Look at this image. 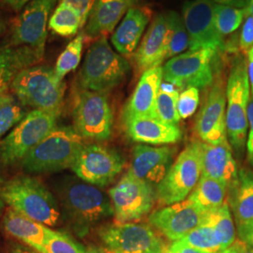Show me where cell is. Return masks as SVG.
<instances>
[{"mask_svg": "<svg viewBox=\"0 0 253 253\" xmlns=\"http://www.w3.org/2000/svg\"><path fill=\"white\" fill-rule=\"evenodd\" d=\"M55 191L61 216L82 235L114 215L110 197L98 187L79 178L64 177L57 182Z\"/></svg>", "mask_w": 253, "mask_h": 253, "instance_id": "1", "label": "cell"}, {"mask_svg": "<svg viewBox=\"0 0 253 253\" xmlns=\"http://www.w3.org/2000/svg\"><path fill=\"white\" fill-rule=\"evenodd\" d=\"M2 197L9 208L45 226H56L62 217L54 194L42 181L30 175L5 181Z\"/></svg>", "mask_w": 253, "mask_h": 253, "instance_id": "2", "label": "cell"}, {"mask_svg": "<svg viewBox=\"0 0 253 253\" xmlns=\"http://www.w3.org/2000/svg\"><path fill=\"white\" fill-rule=\"evenodd\" d=\"M84 145V139L73 126H56L25 157L22 168L27 173H48L71 168Z\"/></svg>", "mask_w": 253, "mask_h": 253, "instance_id": "3", "label": "cell"}, {"mask_svg": "<svg viewBox=\"0 0 253 253\" xmlns=\"http://www.w3.org/2000/svg\"><path fill=\"white\" fill-rule=\"evenodd\" d=\"M9 88L28 108L60 115L66 85L56 78L53 68L45 65L28 67L15 76Z\"/></svg>", "mask_w": 253, "mask_h": 253, "instance_id": "4", "label": "cell"}, {"mask_svg": "<svg viewBox=\"0 0 253 253\" xmlns=\"http://www.w3.org/2000/svg\"><path fill=\"white\" fill-rule=\"evenodd\" d=\"M129 71L126 58L112 49L106 37H100L85 55L78 84L82 90L106 93L124 81Z\"/></svg>", "mask_w": 253, "mask_h": 253, "instance_id": "5", "label": "cell"}, {"mask_svg": "<svg viewBox=\"0 0 253 253\" xmlns=\"http://www.w3.org/2000/svg\"><path fill=\"white\" fill-rule=\"evenodd\" d=\"M251 96L247 59L243 54H237L232 61L227 80L226 129L229 144L238 156L243 153L247 142Z\"/></svg>", "mask_w": 253, "mask_h": 253, "instance_id": "6", "label": "cell"}, {"mask_svg": "<svg viewBox=\"0 0 253 253\" xmlns=\"http://www.w3.org/2000/svg\"><path fill=\"white\" fill-rule=\"evenodd\" d=\"M58 117L52 112L31 110L0 142V163L12 166L22 163L27 154L56 126Z\"/></svg>", "mask_w": 253, "mask_h": 253, "instance_id": "7", "label": "cell"}, {"mask_svg": "<svg viewBox=\"0 0 253 253\" xmlns=\"http://www.w3.org/2000/svg\"><path fill=\"white\" fill-rule=\"evenodd\" d=\"M201 175L202 143L193 141L183 149L156 188L157 199L168 206L186 200L196 187Z\"/></svg>", "mask_w": 253, "mask_h": 253, "instance_id": "8", "label": "cell"}, {"mask_svg": "<svg viewBox=\"0 0 253 253\" xmlns=\"http://www.w3.org/2000/svg\"><path fill=\"white\" fill-rule=\"evenodd\" d=\"M220 54L211 49L189 51L170 58L163 66V80L181 89H206L215 81V67Z\"/></svg>", "mask_w": 253, "mask_h": 253, "instance_id": "9", "label": "cell"}, {"mask_svg": "<svg viewBox=\"0 0 253 253\" xmlns=\"http://www.w3.org/2000/svg\"><path fill=\"white\" fill-rule=\"evenodd\" d=\"M114 115L104 92L82 90L73 108V128L83 139L105 141L112 135Z\"/></svg>", "mask_w": 253, "mask_h": 253, "instance_id": "10", "label": "cell"}, {"mask_svg": "<svg viewBox=\"0 0 253 253\" xmlns=\"http://www.w3.org/2000/svg\"><path fill=\"white\" fill-rule=\"evenodd\" d=\"M109 197L114 208L116 223L123 224L146 216L153 208L157 192L153 186L126 172L109 190Z\"/></svg>", "mask_w": 253, "mask_h": 253, "instance_id": "11", "label": "cell"}, {"mask_svg": "<svg viewBox=\"0 0 253 253\" xmlns=\"http://www.w3.org/2000/svg\"><path fill=\"white\" fill-rule=\"evenodd\" d=\"M125 160L118 151L104 145H84L71 169L75 175L96 187H105L122 172Z\"/></svg>", "mask_w": 253, "mask_h": 253, "instance_id": "12", "label": "cell"}, {"mask_svg": "<svg viewBox=\"0 0 253 253\" xmlns=\"http://www.w3.org/2000/svg\"><path fill=\"white\" fill-rule=\"evenodd\" d=\"M212 0L187 1L182 9V19L190 39V51L211 49L218 54L226 53V42L217 30Z\"/></svg>", "mask_w": 253, "mask_h": 253, "instance_id": "13", "label": "cell"}, {"mask_svg": "<svg viewBox=\"0 0 253 253\" xmlns=\"http://www.w3.org/2000/svg\"><path fill=\"white\" fill-rule=\"evenodd\" d=\"M108 253H162L163 239L145 224L123 223L103 227L99 232Z\"/></svg>", "mask_w": 253, "mask_h": 253, "instance_id": "14", "label": "cell"}, {"mask_svg": "<svg viewBox=\"0 0 253 253\" xmlns=\"http://www.w3.org/2000/svg\"><path fill=\"white\" fill-rule=\"evenodd\" d=\"M57 0H32L15 19L11 28L10 45L45 49L47 27Z\"/></svg>", "mask_w": 253, "mask_h": 253, "instance_id": "15", "label": "cell"}, {"mask_svg": "<svg viewBox=\"0 0 253 253\" xmlns=\"http://www.w3.org/2000/svg\"><path fill=\"white\" fill-rule=\"evenodd\" d=\"M195 129L203 143L217 145L228 141L226 129V87L216 78L196 118Z\"/></svg>", "mask_w": 253, "mask_h": 253, "instance_id": "16", "label": "cell"}, {"mask_svg": "<svg viewBox=\"0 0 253 253\" xmlns=\"http://www.w3.org/2000/svg\"><path fill=\"white\" fill-rule=\"evenodd\" d=\"M206 212L186 199L161 208L149 216V222L171 241H178L202 224Z\"/></svg>", "mask_w": 253, "mask_h": 253, "instance_id": "17", "label": "cell"}, {"mask_svg": "<svg viewBox=\"0 0 253 253\" xmlns=\"http://www.w3.org/2000/svg\"><path fill=\"white\" fill-rule=\"evenodd\" d=\"M173 32L171 11L160 14L154 19L141 44L133 54L136 66L145 72L160 67L164 60Z\"/></svg>", "mask_w": 253, "mask_h": 253, "instance_id": "18", "label": "cell"}, {"mask_svg": "<svg viewBox=\"0 0 253 253\" xmlns=\"http://www.w3.org/2000/svg\"><path fill=\"white\" fill-rule=\"evenodd\" d=\"M174 154L175 148L171 146L136 145L127 172L157 188L169 172Z\"/></svg>", "mask_w": 253, "mask_h": 253, "instance_id": "19", "label": "cell"}, {"mask_svg": "<svg viewBox=\"0 0 253 253\" xmlns=\"http://www.w3.org/2000/svg\"><path fill=\"white\" fill-rule=\"evenodd\" d=\"M163 80V67H156L142 74L135 90L123 110V121L135 118H156V100Z\"/></svg>", "mask_w": 253, "mask_h": 253, "instance_id": "20", "label": "cell"}, {"mask_svg": "<svg viewBox=\"0 0 253 253\" xmlns=\"http://www.w3.org/2000/svg\"><path fill=\"white\" fill-rule=\"evenodd\" d=\"M124 122L127 136L134 142L149 145H170L180 141L179 126L166 123L157 118L144 117L128 119Z\"/></svg>", "mask_w": 253, "mask_h": 253, "instance_id": "21", "label": "cell"}, {"mask_svg": "<svg viewBox=\"0 0 253 253\" xmlns=\"http://www.w3.org/2000/svg\"><path fill=\"white\" fill-rule=\"evenodd\" d=\"M202 175L219 181L227 188L236 180L238 170L229 142L217 145L202 143Z\"/></svg>", "mask_w": 253, "mask_h": 253, "instance_id": "22", "label": "cell"}, {"mask_svg": "<svg viewBox=\"0 0 253 253\" xmlns=\"http://www.w3.org/2000/svg\"><path fill=\"white\" fill-rule=\"evenodd\" d=\"M2 226L7 234L24 242L38 253H44V247L54 230L9 208L5 213Z\"/></svg>", "mask_w": 253, "mask_h": 253, "instance_id": "23", "label": "cell"}, {"mask_svg": "<svg viewBox=\"0 0 253 253\" xmlns=\"http://www.w3.org/2000/svg\"><path fill=\"white\" fill-rule=\"evenodd\" d=\"M137 0H96L84 28L85 36L106 37L114 31L121 18Z\"/></svg>", "mask_w": 253, "mask_h": 253, "instance_id": "24", "label": "cell"}, {"mask_svg": "<svg viewBox=\"0 0 253 253\" xmlns=\"http://www.w3.org/2000/svg\"><path fill=\"white\" fill-rule=\"evenodd\" d=\"M44 50L30 46L6 45L0 48V94L9 89L21 71L39 63Z\"/></svg>", "mask_w": 253, "mask_h": 253, "instance_id": "25", "label": "cell"}, {"mask_svg": "<svg viewBox=\"0 0 253 253\" xmlns=\"http://www.w3.org/2000/svg\"><path fill=\"white\" fill-rule=\"evenodd\" d=\"M149 18L150 14L146 9L132 7L127 10L111 38L118 54L126 57L134 54Z\"/></svg>", "mask_w": 253, "mask_h": 253, "instance_id": "26", "label": "cell"}, {"mask_svg": "<svg viewBox=\"0 0 253 253\" xmlns=\"http://www.w3.org/2000/svg\"><path fill=\"white\" fill-rule=\"evenodd\" d=\"M228 189V204L239 231L253 222V172L239 171L236 180Z\"/></svg>", "mask_w": 253, "mask_h": 253, "instance_id": "27", "label": "cell"}, {"mask_svg": "<svg viewBox=\"0 0 253 253\" xmlns=\"http://www.w3.org/2000/svg\"><path fill=\"white\" fill-rule=\"evenodd\" d=\"M227 189L223 183L201 175L196 187L189 195V199L208 212L226 203Z\"/></svg>", "mask_w": 253, "mask_h": 253, "instance_id": "28", "label": "cell"}, {"mask_svg": "<svg viewBox=\"0 0 253 253\" xmlns=\"http://www.w3.org/2000/svg\"><path fill=\"white\" fill-rule=\"evenodd\" d=\"M202 223H207L215 230L221 243L222 251L235 243V224L228 202L219 208L206 212Z\"/></svg>", "mask_w": 253, "mask_h": 253, "instance_id": "29", "label": "cell"}, {"mask_svg": "<svg viewBox=\"0 0 253 253\" xmlns=\"http://www.w3.org/2000/svg\"><path fill=\"white\" fill-rule=\"evenodd\" d=\"M29 109L15 95L0 94V138L17 126L30 112Z\"/></svg>", "mask_w": 253, "mask_h": 253, "instance_id": "30", "label": "cell"}, {"mask_svg": "<svg viewBox=\"0 0 253 253\" xmlns=\"http://www.w3.org/2000/svg\"><path fill=\"white\" fill-rule=\"evenodd\" d=\"M48 28L59 36H74L82 28L81 18L77 11L59 3L50 17Z\"/></svg>", "mask_w": 253, "mask_h": 253, "instance_id": "31", "label": "cell"}, {"mask_svg": "<svg viewBox=\"0 0 253 253\" xmlns=\"http://www.w3.org/2000/svg\"><path fill=\"white\" fill-rule=\"evenodd\" d=\"M84 38V31H82L67 45L57 58L54 69L55 76L58 80L63 81L64 77L68 73H72L78 67L81 61Z\"/></svg>", "mask_w": 253, "mask_h": 253, "instance_id": "32", "label": "cell"}, {"mask_svg": "<svg viewBox=\"0 0 253 253\" xmlns=\"http://www.w3.org/2000/svg\"><path fill=\"white\" fill-rule=\"evenodd\" d=\"M178 241L208 253H219L222 252L221 243L215 230L207 223H202Z\"/></svg>", "mask_w": 253, "mask_h": 253, "instance_id": "33", "label": "cell"}, {"mask_svg": "<svg viewBox=\"0 0 253 253\" xmlns=\"http://www.w3.org/2000/svg\"><path fill=\"white\" fill-rule=\"evenodd\" d=\"M247 9H237L215 3L214 20L218 33L224 38L236 31L244 21Z\"/></svg>", "mask_w": 253, "mask_h": 253, "instance_id": "34", "label": "cell"}, {"mask_svg": "<svg viewBox=\"0 0 253 253\" xmlns=\"http://www.w3.org/2000/svg\"><path fill=\"white\" fill-rule=\"evenodd\" d=\"M178 98V91L161 88L156 100V118L166 123L177 125L181 119L177 110Z\"/></svg>", "mask_w": 253, "mask_h": 253, "instance_id": "35", "label": "cell"}, {"mask_svg": "<svg viewBox=\"0 0 253 253\" xmlns=\"http://www.w3.org/2000/svg\"><path fill=\"white\" fill-rule=\"evenodd\" d=\"M171 16L173 25V32L166 54V59H170L173 56L182 54V52L190 47L189 34L184 25L183 19L175 11H171Z\"/></svg>", "mask_w": 253, "mask_h": 253, "instance_id": "36", "label": "cell"}, {"mask_svg": "<svg viewBox=\"0 0 253 253\" xmlns=\"http://www.w3.org/2000/svg\"><path fill=\"white\" fill-rule=\"evenodd\" d=\"M44 253H86V250L71 235L54 231L46 242Z\"/></svg>", "mask_w": 253, "mask_h": 253, "instance_id": "37", "label": "cell"}, {"mask_svg": "<svg viewBox=\"0 0 253 253\" xmlns=\"http://www.w3.org/2000/svg\"><path fill=\"white\" fill-rule=\"evenodd\" d=\"M200 92L197 87H187L179 94L177 110L180 118H190L197 110L199 105Z\"/></svg>", "mask_w": 253, "mask_h": 253, "instance_id": "38", "label": "cell"}, {"mask_svg": "<svg viewBox=\"0 0 253 253\" xmlns=\"http://www.w3.org/2000/svg\"><path fill=\"white\" fill-rule=\"evenodd\" d=\"M242 28L238 38V49L244 54L253 47V15L247 9Z\"/></svg>", "mask_w": 253, "mask_h": 253, "instance_id": "39", "label": "cell"}, {"mask_svg": "<svg viewBox=\"0 0 253 253\" xmlns=\"http://www.w3.org/2000/svg\"><path fill=\"white\" fill-rule=\"evenodd\" d=\"M60 3L77 11L82 21V28L87 23L96 0H61Z\"/></svg>", "mask_w": 253, "mask_h": 253, "instance_id": "40", "label": "cell"}, {"mask_svg": "<svg viewBox=\"0 0 253 253\" xmlns=\"http://www.w3.org/2000/svg\"><path fill=\"white\" fill-rule=\"evenodd\" d=\"M248 122H249V134L247 135V153L248 161L253 167V98L251 96L248 106Z\"/></svg>", "mask_w": 253, "mask_h": 253, "instance_id": "41", "label": "cell"}, {"mask_svg": "<svg viewBox=\"0 0 253 253\" xmlns=\"http://www.w3.org/2000/svg\"><path fill=\"white\" fill-rule=\"evenodd\" d=\"M170 253H212L205 252V251H201L198 249H195L193 247H190L188 245L183 244L179 241H175L173 242L170 248L168 249Z\"/></svg>", "mask_w": 253, "mask_h": 253, "instance_id": "42", "label": "cell"}, {"mask_svg": "<svg viewBox=\"0 0 253 253\" xmlns=\"http://www.w3.org/2000/svg\"><path fill=\"white\" fill-rule=\"evenodd\" d=\"M237 233L241 241L253 248V222L243 229L237 231Z\"/></svg>", "mask_w": 253, "mask_h": 253, "instance_id": "43", "label": "cell"}, {"mask_svg": "<svg viewBox=\"0 0 253 253\" xmlns=\"http://www.w3.org/2000/svg\"><path fill=\"white\" fill-rule=\"evenodd\" d=\"M214 3L230 6L237 9H248L249 6V0H212Z\"/></svg>", "mask_w": 253, "mask_h": 253, "instance_id": "44", "label": "cell"}, {"mask_svg": "<svg viewBox=\"0 0 253 253\" xmlns=\"http://www.w3.org/2000/svg\"><path fill=\"white\" fill-rule=\"evenodd\" d=\"M247 65H248L249 81H250V84H251V93H252V97L253 98V47L248 53Z\"/></svg>", "mask_w": 253, "mask_h": 253, "instance_id": "45", "label": "cell"}, {"mask_svg": "<svg viewBox=\"0 0 253 253\" xmlns=\"http://www.w3.org/2000/svg\"><path fill=\"white\" fill-rule=\"evenodd\" d=\"M3 1L13 10L17 11L24 9L32 0H3Z\"/></svg>", "mask_w": 253, "mask_h": 253, "instance_id": "46", "label": "cell"}, {"mask_svg": "<svg viewBox=\"0 0 253 253\" xmlns=\"http://www.w3.org/2000/svg\"><path fill=\"white\" fill-rule=\"evenodd\" d=\"M11 253H38L34 250L28 248V247H24V246H15L12 250Z\"/></svg>", "mask_w": 253, "mask_h": 253, "instance_id": "47", "label": "cell"}, {"mask_svg": "<svg viewBox=\"0 0 253 253\" xmlns=\"http://www.w3.org/2000/svg\"><path fill=\"white\" fill-rule=\"evenodd\" d=\"M238 242V248H239V253H253V248L248 246L244 243L243 241H241L240 239L237 240Z\"/></svg>", "mask_w": 253, "mask_h": 253, "instance_id": "48", "label": "cell"}, {"mask_svg": "<svg viewBox=\"0 0 253 253\" xmlns=\"http://www.w3.org/2000/svg\"><path fill=\"white\" fill-rule=\"evenodd\" d=\"M4 183H5V181L3 180L2 176L0 175V215H1L3 209L5 208V205H6L5 202H4V200H3V197H2V189H3Z\"/></svg>", "mask_w": 253, "mask_h": 253, "instance_id": "49", "label": "cell"}, {"mask_svg": "<svg viewBox=\"0 0 253 253\" xmlns=\"http://www.w3.org/2000/svg\"><path fill=\"white\" fill-rule=\"evenodd\" d=\"M219 253H239V248H238V242L235 241V243L229 247L226 250L222 251Z\"/></svg>", "mask_w": 253, "mask_h": 253, "instance_id": "50", "label": "cell"}, {"mask_svg": "<svg viewBox=\"0 0 253 253\" xmlns=\"http://www.w3.org/2000/svg\"><path fill=\"white\" fill-rule=\"evenodd\" d=\"M86 253H108L107 252H105V251H103V250H101L100 248H94V247H92V248H89V249H87L86 250Z\"/></svg>", "mask_w": 253, "mask_h": 253, "instance_id": "51", "label": "cell"}, {"mask_svg": "<svg viewBox=\"0 0 253 253\" xmlns=\"http://www.w3.org/2000/svg\"><path fill=\"white\" fill-rule=\"evenodd\" d=\"M5 29H6V25H5V23H4L3 21H1V20H0V36L3 34V32L5 31Z\"/></svg>", "mask_w": 253, "mask_h": 253, "instance_id": "52", "label": "cell"}, {"mask_svg": "<svg viewBox=\"0 0 253 253\" xmlns=\"http://www.w3.org/2000/svg\"><path fill=\"white\" fill-rule=\"evenodd\" d=\"M248 9H249V11L253 15V0H249Z\"/></svg>", "mask_w": 253, "mask_h": 253, "instance_id": "53", "label": "cell"}, {"mask_svg": "<svg viewBox=\"0 0 253 253\" xmlns=\"http://www.w3.org/2000/svg\"><path fill=\"white\" fill-rule=\"evenodd\" d=\"M169 253V251H168V249H167V250H166V251H165V252H163V253Z\"/></svg>", "mask_w": 253, "mask_h": 253, "instance_id": "54", "label": "cell"}]
</instances>
